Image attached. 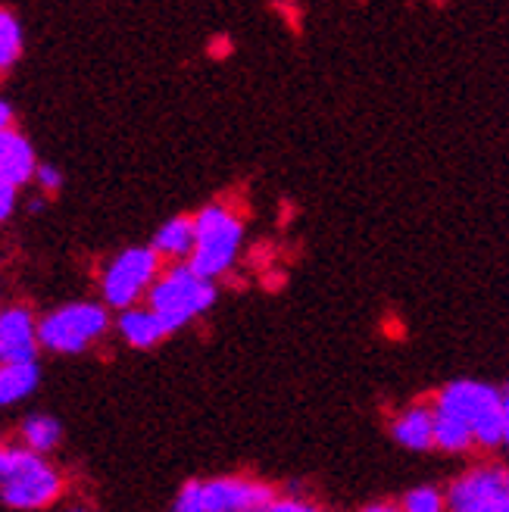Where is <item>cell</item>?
I'll return each instance as SVG.
<instances>
[{
  "label": "cell",
  "instance_id": "cell-12",
  "mask_svg": "<svg viewBox=\"0 0 509 512\" xmlns=\"http://www.w3.org/2000/svg\"><path fill=\"white\" fill-rule=\"evenodd\" d=\"M38 163L32 144L25 141L22 135H16L13 128H4L0 132V178H7L13 185H25L35 175Z\"/></svg>",
  "mask_w": 509,
  "mask_h": 512
},
{
  "label": "cell",
  "instance_id": "cell-9",
  "mask_svg": "<svg viewBox=\"0 0 509 512\" xmlns=\"http://www.w3.org/2000/svg\"><path fill=\"white\" fill-rule=\"evenodd\" d=\"M388 434L403 450L413 453L435 450V406H431V400H416L397 409L388 422Z\"/></svg>",
  "mask_w": 509,
  "mask_h": 512
},
{
  "label": "cell",
  "instance_id": "cell-11",
  "mask_svg": "<svg viewBox=\"0 0 509 512\" xmlns=\"http://www.w3.org/2000/svg\"><path fill=\"white\" fill-rule=\"evenodd\" d=\"M116 328H119L122 341L135 350H150V347H157L163 338L172 335V331L166 328V322L150 310V306H129V310H119Z\"/></svg>",
  "mask_w": 509,
  "mask_h": 512
},
{
  "label": "cell",
  "instance_id": "cell-26",
  "mask_svg": "<svg viewBox=\"0 0 509 512\" xmlns=\"http://www.w3.org/2000/svg\"><path fill=\"white\" fill-rule=\"evenodd\" d=\"M69 512H91V509H85V506H75V509H69Z\"/></svg>",
  "mask_w": 509,
  "mask_h": 512
},
{
  "label": "cell",
  "instance_id": "cell-13",
  "mask_svg": "<svg viewBox=\"0 0 509 512\" xmlns=\"http://www.w3.org/2000/svg\"><path fill=\"white\" fill-rule=\"evenodd\" d=\"M194 241H197V225L194 216H175L169 222H163L154 235V247L166 260H191L194 253Z\"/></svg>",
  "mask_w": 509,
  "mask_h": 512
},
{
  "label": "cell",
  "instance_id": "cell-1",
  "mask_svg": "<svg viewBox=\"0 0 509 512\" xmlns=\"http://www.w3.org/2000/svg\"><path fill=\"white\" fill-rule=\"evenodd\" d=\"M435 406V450L466 456L472 450H497L506 441L503 391L485 381H450L431 400Z\"/></svg>",
  "mask_w": 509,
  "mask_h": 512
},
{
  "label": "cell",
  "instance_id": "cell-22",
  "mask_svg": "<svg viewBox=\"0 0 509 512\" xmlns=\"http://www.w3.org/2000/svg\"><path fill=\"white\" fill-rule=\"evenodd\" d=\"M360 512H403L400 500H372L366 506H360Z\"/></svg>",
  "mask_w": 509,
  "mask_h": 512
},
{
  "label": "cell",
  "instance_id": "cell-19",
  "mask_svg": "<svg viewBox=\"0 0 509 512\" xmlns=\"http://www.w3.org/2000/svg\"><path fill=\"white\" fill-rule=\"evenodd\" d=\"M266 512H325L319 503H313L310 497H297V494H278L272 500V506Z\"/></svg>",
  "mask_w": 509,
  "mask_h": 512
},
{
  "label": "cell",
  "instance_id": "cell-8",
  "mask_svg": "<svg viewBox=\"0 0 509 512\" xmlns=\"http://www.w3.org/2000/svg\"><path fill=\"white\" fill-rule=\"evenodd\" d=\"M200 497L207 512H266L278 491L253 475H216L200 478Z\"/></svg>",
  "mask_w": 509,
  "mask_h": 512
},
{
  "label": "cell",
  "instance_id": "cell-17",
  "mask_svg": "<svg viewBox=\"0 0 509 512\" xmlns=\"http://www.w3.org/2000/svg\"><path fill=\"white\" fill-rule=\"evenodd\" d=\"M22 50V29L10 10L0 7V69H7L19 60Z\"/></svg>",
  "mask_w": 509,
  "mask_h": 512
},
{
  "label": "cell",
  "instance_id": "cell-23",
  "mask_svg": "<svg viewBox=\"0 0 509 512\" xmlns=\"http://www.w3.org/2000/svg\"><path fill=\"white\" fill-rule=\"evenodd\" d=\"M210 50H213V57H225L228 50H232V41H228V38H216V41L210 44Z\"/></svg>",
  "mask_w": 509,
  "mask_h": 512
},
{
  "label": "cell",
  "instance_id": "cell-5",
  "mask_svg": "<svg viewBox=\"0 0 509 512\" xmlns=\"http://www.w3.org/2000/svg\"><path fill=\"white\" fill-rule=\"evenodd\" d=\"M110 328V313L100 303H69L38 322L41 347L54 353H82Z\"/></svg>",
  "mask_w": 509,
  "mask_h": 512
},
{
  "label": "cell",
  "instance_id": "cell-20",
  "mask_svg": "<svg viewBox=\"0 0 509 512\" xmlns=\"http://www.w3.org/2000/svg\"><path fill=\"white\" fill-rule=\"evenodd\" d=\"M35 178H38V185L44 188V191H60V185H63V175H60V169H54V166H38L35 169Z\"/></svg>",
  "mask_w": 509,
  "mask_h": 512
},
{
  "label": "cell",
  "instance_id": "cell-15",
  "mask_svg": "<svg viewBox=\"0 0 509 512\" xmlns=\"http://www.w3.org/2000/svg\"><path fill=\"white\" fill-rule=\"evenodd\" d=\"M63 438V428L54 416H29L22 422V444L35 453H50Z\"/></svg>",
  "mask_w": 509,
  "mask_h": 512
},
{
  "label": "cell",
  "instance_id": "cell-2",
  "mask_svg": "<svg viewBox=\"0 0 509 512\" xmlns=\"http://www.w3.org/2000/svg\"><path fill=\"white\" fill-rule=\"evenodd\" d=\"M63 494V475L32 447L0 444V503L10 509H44Z\"/></svg>",
  "mask_w": 509,
  "mask_h": 512
},
{
  "label": "cell",
  "instance_id": "cell-24",
  "mask_svg": "<svg viewBox=\"0 0 509 512\" xmlns=\"http://www.w3.org/2000/svg\"><path fill=\"white\" fill-rule=\"evenodd\" d=\"M13 125V110H10V104H4V100H0V132H4V128H10Z\"/></svg>",
  "mask_w": 509,
  "mask_h": 512
},
{
  "label": "cell",
  "instance_id": "cell-4",
  "mask_svg": "<svg viewBox=\"0 0 509 512\" xmlns=\"http://www.w3.org/2000/svg\"><path fill=\"white\" fill-rule=\"evenodd\" d=\"M197 241L188 266L200 272L203 278H222L228 269L235 266L241 244H244V222L241 216L225 207V203H207L197 216Z\"/></svg>",
  "mask_w": 509,
  "mask_h": 512
},
{
  "label": "cell",
  "instance_id": "cell-6",
  "mask_svg": "<svg viewBox=\"0 0 509 512\" xmlns=\"http://www.w3.org/2000/svg\"><path fill=\"white\" fill-rule=\"evenodd\" d=\"M450 512H509V466L481 459L447 484Z\"/></svg>",
  "mask_w": 509,
  "mask_h": 512
},
{
  "label": "cell",
  "instance_id": "cell-3",
  "mask_svg": "<svg viewBox=\"0 0 509 512\" xmlns=\"http://www.w3.org/2000/svg\"><path fill=\"white\" fill-rule=\"evenodd\" d=\"M216 303V281L203 278L188 263H178L154 281V288L147 291V306L154 310L169 331H178L210 313Z\"/></svg>",
  "mask_w": 509,
  "mask_h": 512
},
{
  "label": "cell",
  "instance_id": "cell-27",
  "mask_svg": "<svg viewBox=\"0 0 509 512\" xmlns=\"http://www.w3.org/2000/svg\"><path fill=\"white\" fill-rule=\"evenodd\" d=\"M503 447L509 450V425H506V441H503Z\"/></svg>",
  "mask_w": 509,
  "mask_h": 512
},
{
  "label": "cell",
  "instance_id": "cell-21",
  "mask_svg": "<svg viewBox=\"0 0 509 512\" xmlns=\"http://www.w3.org/2000/svg\"><path fill=\"white\" fill-rule=\"evenodd\" d=\"M16 188L19 185L7 182V178H0V222H4L16 207Z\"/></svg>",
  "mask_w": 509,
  "mask_h": 512
},
{
  "label": "cell",
  "instance_id": "cell-7",
  "mask_svg": "<svg viewBox=\"0 0 509 512\" xmlns=\"http://www.w3.org/2000/svg\"><path fill=\"white\" fill-rule=\"evenodd\" d=\"M160 260L163 256L154 247L122 250L107 266L104 281H100L107 306H113V310H129V306H135L160 278Z\"/></svg>",
  "mask_w": 509,
  "mask_h": 512
},
{
  "label": "cell",
  "instance_id": "cell-14",
  "mask_svg": "<svg viewBox=\"0 0 509 512\" xmlns=\"http://www.w3.org/2000/svg\"><path fill=\"white\" fill-rule=\"evenodd\" d=\"M38 388V366L32 363H0V406L19 403Z\"/></svg>",
  "mask_w": 509,
  "mask_h": 512
},
{
  "label": "cell",
  "instance_id": "cell-18",
  "mask_svg": "<svg viewBox=\"0 0 509 512\" xmlns=\"http://www.w3.org/2000/svg\"><path fill=\"white\" fill-rule=\"evenodd\" d=\"M172 512H207L203 509V497H200V478H191L182 484V491H178V497L172 503Z\"/></svg>",
  "mask_w": 509,
  "mask_h": 512
},
{
  "label": "cell",
  "instance_id": "cell-25",
  "mask_svg": "<svg viewBox=\"0 0 509 512\" xmlns=\"http://www.w3.org/2000/svg\"><path fill=\"white\" fill-rule=\"evenodd\" d=\"M503 391V413H506V425H509V384L506 388H500Z\"/></svg>",
  "mask_w": 509,
  "mask_h": 512
},
{
  "label": "cell",
  "instance_id": "cell-16",
  "mask_svg": "<svg viewBox=\"0 0 509 512\" xmlns=\"http://www.w3.org/2000/svg\"><path fill=\"white\" fill-rule=\"evenodd\" d=\"M400 506L403 512H450L447 488H438V484H416L400 497Z\"/></svg>",
  "mask_w": 509,
  "mask_h": 512
},
{
  "label": "cell",
  "instance_id": "cell-10",
  "mask_svg": "<svg viewBox=\"0 0 509 512\" xmlns=\"http://www.w3.org/2000/svg\"><path fill=\"white\" fill-rule=\"evenodd\" d=\"M38 347V325L29 310L13 306L0 313V363H32Z\"/></svg>",
  "mask_w": 509,
  "mask_h": 512
}]
</instances>
